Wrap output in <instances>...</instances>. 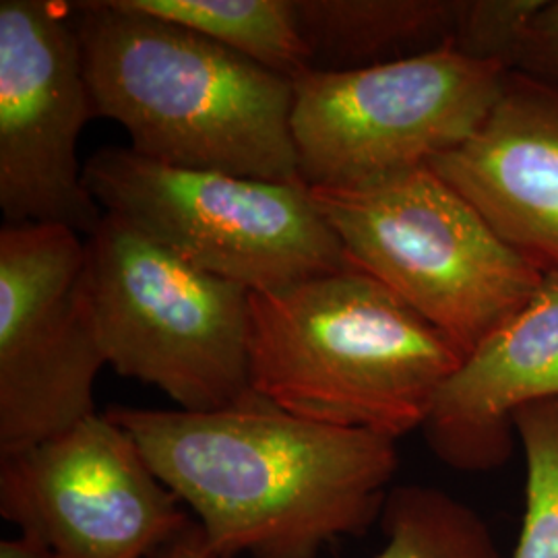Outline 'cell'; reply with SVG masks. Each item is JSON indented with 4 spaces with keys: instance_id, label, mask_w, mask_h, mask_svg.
Wrapping results in <instances>:
<instances>
[{
    "instance_id": "6da1fadb",
    "label": "cell",
    "mask_w": 558,
    "mask_h": 558,
    "mask_svg": "<svg viewBox=\"0 0 558 558\" xmlns=\"http://www.w3.org/2000/svg\"><path fill=\"white\" fill-rule=\"evenodd\" d=\"M218 558H317L362 536L398 470L396 440L299 418L255 391L211 412L112 405Z\"/></svg>"
},
{
    "instance_id": "7a4b0ae2",
    "label": "cell",
    "mask_w": 558,
    "mask_h": 558,
    "mask_svg": "<svg viewBox=\"0 0 558 558\" xmlns=\"http://www.w3.org/2000/svg\"><path fill=\"white\" fill-rule=\"evenodd\" d=\"M73 7L94 112L119 122L135 154L179 168L302 182L294 81L122 0Z\"/></svg>"
},
{
    "instance_id": "3957f363",
    "label": "cell",
    "mask_w": 558,
    "mask_h": 558,
    "mask_svg": "<svg viewBox=\"0 0 558 558\" xmlns=\"http://www.w3.org/2000/svg\"><path fill=\"white\" fill-rule=\"evenodd\" d=\"M251 387L281 410L387 439L422 428L463 362L435 325L352 267L251 292Z\"/></svg>"
},
{
    "instance_id": "277c9868",
    "label": "cell",
    "mask_w": 558,
    "mask_h": 558,
    "mask_svg": "<svg viewBox=\"0 0 558 558\" xmlns=\"http://www.w3.org/2000/svg\"><path fill=\"white\" fill-rule=\"evenodd\" d=\"M345 259L472 356L544 276L430 168L356 189H311Z\"/></svg>"
},
{
    "instance_id": "5b68a950",
    "label": "cell",
    "mask_w": 558,
    "mask_h": 558,
    "mask_svg": "<svg viewBox=\"0 0 558 558\" xmlns=\"http://www.w3.org/2000/svg\"><path fill=\"white\" fill-rule=\"evenodd\" d=\"M104 214L180 260L248 292H271L348 265L304 182L244 179L104 147L85 161Z\"/></svg>"
},
{
    "instance_id": "8992f818",
    "label": "cell",
    "mask_w": 558,
    "mask_h": 558,
    "mask_svg": "<svg viewBox=\"0 0 558 558\" xmlns=\"http://www.w3.org/2000/svg\"><path fill=\"white\" fill-rule=\"evenodd\" d=\"M85 244L101 345L120 377L158 387L186 412L253 393L246 288L180 260L110 214Z\"/></svg>"
},
{
    "instance_id": "52a82bcc",
    "label": "cell",
    "mask_w": 558,
    "mask_h": 558,
    "mask_svg": "<svg viewBox=\"0 0 558 558\" xmlns=\"http://www.w3.org/2000/svg\"><path fill=\"white\" fill-rule=\"evenodd\" d=\"M511 71L439 50L294 80L292 137L308 189H356L428 168L470 140Z\"/></svg>"
},
{
    "instance_id": "ba28073f",
    "label": "cell",
    "mask_w": 558,
    "mask_h": 558,
    "mask_svg": "<svg viewBox=\"0 0 558 558\" xmlns=\"http://www.w3.org/2000/svg\"><path fill=\"white\" fill-rule=\"evenodd\" d=\"M104 364L85 239L57 223H2L0 456L96 416Z\"/></svg>"
},
{
    "instance_id": "9c48e42d",
    "label": "cell",
    "mask_w": 558,
    "mask_h": 558,
    "mask_svg": "<svg viewBox=\"0 0 558 558\" xmlns=\"http://www.w3.org/2000/svg\"><path fill=\"white\" fill-rule=\"evenodd\" d=\"M75 23L60 0L0 2V211L4 223H57L92 236L104 209L77 156L94 119Z\"/></svg>"
},
{
    "instance_id": "30bf717a",
    "label": "cell",
    "mask_w": 558,
    "mask_h": 558,
    "mask_svg": "<svg viewBox=\"0 0 558 558\" xmlns=\"http://www.w3.org/2000/svg\"><path fill=\"white\" fill-rule=\"evenodd\" d=\"M106 416L0 456V513L54 558H151L193 523Z\"/></svg>"
},
{
    "instance_id": "8fae6325",
    "label": "cell",
    "mask_w": 558,
    "mask_h": 558,
    "mask_svg": "<svg viewBox=\"0 0 558 558\" xmlns=\"http://www.w3.org/2000/svg\"><path fill=\"white\" fill-rule=\"evenodd\" d=\"M544 278H558V85L507 71L476 133L428 166Z\"/></svg>"
},
{
    "instance_id": "7c38bea8",
    "label": "cell",
    "mask_w": 558,
    "mask_h": 558,
    "mask_svg": "<svg viewBox=\"0 0 558 558\" xmlns=\"http://www.w3.org/2000/svg\"><path fill=\"white\" fill-rule=\"evenodd\" d=\"M558 399V278L461 362L442 385L422 430L435 456L461 472L509 461L515 412Z\"/></svg>"
},
{
    "instance_id": "4fadbf2b",
    "label": "cell",
    "mask_w": 558,
    "mask_h": 558,
    "mask_svg": "<svg viewBox=\"0 0 558 558\" xmlns=\"http://www.w3.org/2000/svg\"><path fill=\"white\" fill-rule=\"evenodd\" d=\"M470 0H294L315 73H345L458 50Z\"/></svg>"
},
{
    "instance_id": "5bb4252c",
    "label": "cell",
    "mask_w": 558,
    "mask_h": 558,
    "mask_svg": "<svg viewBox=\"0 0 558 558\" xmlns=\"http://www.w3.org/2000/svg\"><path fill=\"white\" fill-rule=\"evenodd\" d=\"M124 7L177 23L288 80L311 71L294 0H122Z\"/></svg>"
},
{
    "instance_id": "9a60e30c",
    "label": "cell",
    "mask_w": 558,
    "mask_h": 558,
    "mask_svg": "<svg viewBox=\"0 0 558 558\" xmlns=\"http://www.w3.org/2000/svg\"><path fill=\"white\" fill-rule=\"evenodd\" d=\"M380 525L387 544L375 558H500L484 519L435 486L391 488Z\"/></svg>"
},
{
    "instance_id": "2e32d148",
    "label": "cell",
    "mask_w": 558,
    "mask_h": 558,
    "mask_svg": "<svg viewBox=\"0 0 558 558\" xmlns=\"http://www.w3.org/2000/svg\"><path fill=\"white\" fill-rule=\"evenodd\" d=\"M513 426L527 465L525 515L513 558H558V399L521 408Z\"/></svg>"
},
{
    "instance_id": "e0dca14e",
    "label": "cell",
    "mask_w": 558,
    "mask_h": 558,
    "mask_svg": "<svg viewBox=\"0 0 558 558\" xmlns=\"http://www.w3.org/2000/svg\"><path fill=\"white\" fill-rule=\"evenodd\" d=\"M509 69L558 85V0H542L525 21Z\"/></svg>"
},
{
    "instance_id": "ac0fdd59",
    "label": "cell",
    "mask_w": 558,
    "mask_h": 558,
    "mask_svg": "<svg viewBox=\"0 0 558 558\" xmlns=\"http://www.w3.org/2000/svg\"><path fill=\"white\" fill-rule=\"evenodd\" d=\"M151 558H218L207 546L205 536L201 532L199 523H191L179 538L172 539L163 546L158 555Z\"/></svg>"
},
{
    "instance_id": "d6986e66",
    "label": "cell",
    "mask_w": 558,
    "mask_h": 558,
    "mask_svg": "<svg viewBox=\"0 0 558 558\" xmlns=\"http://www.w3.org/2000/svg\"><path fill=\"white\" fill-rule=\"evenodd\" d=\"M0 558H54L52 553L32 536L21 534L20 538L0 542Z\"/></svg>"
}]
</instances>
